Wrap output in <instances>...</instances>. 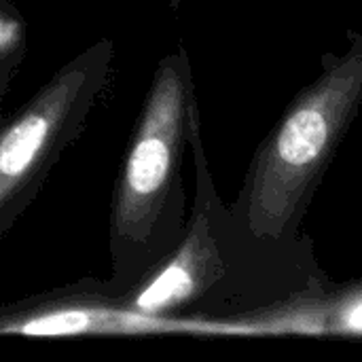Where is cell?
Returning <instances> with one entry per match:
<instances>
[{"instance_id":"6da1fadb","label":"cell","mask_w":362,"mask_h":362,"mask_svg":"<svg viewBox=\"0 0 362 362\" xmlns=\"http://www.w3.org/2000/svg\"><path fill=\"white\" fill-rule=\"evenodd\" d=\"M197 121L187 53L178 47L157 70L132 136L110 206L106 288L125 293L185 235L182 159Z\"/></svg>"},{"instance_id":"7a4b0ae2","label":"cell","mask_w":362,"mask_h":362,"mask_svg":"<svg viewBox=\"0 0 362 362\" xmlns=\"http://www.w3.org/2000/svg\"><path fill=\"white\" fill-rule=\"evenodd\" d=\"M362 102V36L288 108L261 144L244 191V221L280 240L303 214Z\"/></svg>"},{"instance_id":"3957f363","label":"cell","mask_w":362,"mask_h":362,"mask_svg":"<svg viewBox=\"0 0 362 362\" xmlns=\"http://www.w3.org/2000/svg\"><path fill=\"white\" fill-rule=\"evenodd\" d=\"M112 59V40H95L55 70L21 108L0 119V242L83 134L110 83Z\"/></svg>"},{"instance_id":"277c9868","label":"cell","mask_w":362,"mask_h":362,"mask_svg":"<svg viewBox=\"0 0 362 362\" xmlns=\"http://www.w3.org/2000/svg\"><path fill=\"white\" fill-rule=\"evenodd\" d=\"M197 165V199L189 227L170 255L148 269L132 288L119 293V305L129 316L134 333H155L185 305L206 295L223 276L225 261L214 218V189L208 178L199 138V119L191 129Z\"/></svg>"},{"instance_id":"5b68a950","label":"cell","mask_w":362,"mask_h":362,"mask_svg":"<svg viewBox=\"0 0 362 362\" xmlns=\"http://www.w3.org/2000/svg\"><path fill=\"white\" fill-rule=\"evenodd\" d=\"M25 49L23 15L11 0H0V70H19Z\"/></svg>"},{"instance_id":"8992f818","label":"cell","mask_w":362,"mask_h":362,"mask_svg":"<svg viewBox=\"0 0 362 362\" xmlns=\"http://www.w3.org/2000/svg\"><path fill=\"white\" fill-rule=\"evenodd\" d=\"M346 322L352 331H362V299L348 312L346 316Z\"/></svg>"},{"instance_id":"52a82bcc","label":"cell","mask_w":362,"mask_h":362,"mask_svg":"<svg viewBox=\"0 0 362 362\" xmlns=\"http://www.w3.org/2000/svg\"><path fill=\"white\" fill-rule=\"evenodd\" d=\"M15 74H17V70H0V106H2V100H4V95L8 91L11 81L15 78Z\"/></svg>"}]
</instances>
